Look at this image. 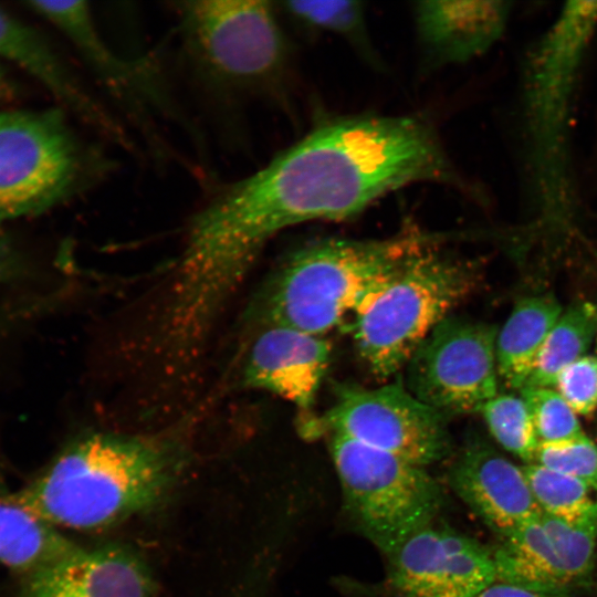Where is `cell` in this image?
<instances>
[{
  "instance_id": "1",
  "label": "cell",
  "mask_w": 597,
  "mask_h": 597,
  "mask_svg": "<svg viewBox=\"0 0 597 597\" xmlns=\"http://www.w3.org/2000/svg\"><path fill=\"white\" fill-rule=\"evenodd\" d=\"M419 182L465 188L428 121L418 115L333 117L261 169L218 188L188 221L186 248L213 277L241 283L280 231L355 217Z\"/></svg>"
},
{
  "instance_id": "2",
  "label": "cell",
  "mask_w": 597,
  "mask_h": 597,
  "mask_svg": "<svg viewBox=\"0 0 597 597\" xmlns=\"http://www.w3.org/2000/svg\"><path fill=\"white\" fill-rule=\"evenodd\" d=\"M185 459L164 436L91 433L10 499L54 527H104L160 502Z\"/></svg>"
},
{
  "instance_id": "3",
  "label": "cell",
  "mask_w": 597,
  "mask_h": 597,
  "mask_svg": "<svg viewBox=\"0 0 597 597\" xmlns=\"http://www.w3.org/2000/svg\"><path fill=\"white\" fill-rule=\"evenodd\" d=\"M439 233L410 226L385 239L329 238L292 252L253 306L261 327L323 336L362 313Z\"/></svg>"
},
{
  "instance_id": "4",
  "label": "cell",
  "mask_w": 597,
  "mask_h": 597,
  "mask_svg": "<svg viewBox=\"0 0 597 597\" xmlns=\"http://www.w3.org/2000/svg\"><path fill=\"white\" fill-rule=\"evenodd\" d=\"M174 6L181 57L209 95L227 104L277 98L290 55L272 2L179 1Z\"/></svg>"
},
{
  "instance_id": "5",
  "label": "cell",
  "mask_w": 597,
  "mask_h": 597,
  "mask_svg": "<svg viewBox=\"0 0 597 597\" xmlns=\"http://www.w3.org/2000/svg\"><path fill=\"white\" fill-rule=\"evenodd\" d=\"M597 25V1H570L531 52L524 117L536 203L544 221H569L568 118L578 70Z\"/></svg>"
},
{
  "instance_id": "6",
  "label": "cell",
  "mask_w": 597,
  "mask_h": 597,
  "mask_svg": "<svg viewBox=\"0 0 597 597\" xmlns=\"http://www.w3.org/2000/svg\"><path fill=\"white\" fill-rule=\"evenodd\" d=\"M479 280V265L447 249L444 238L438 234L347 324L371 374L389 378L405 368L419 345L473 292Z\"/></svg>"
},
{
  "instance_id": "7",
  "label": "cell",
  "mask_w": 597,
  "mask_h": 597,
  "mask_svg": "<svg viewBox=\"0 0 597 597\" xmlns=\"http://www.w3.org/2000/svg\"><path fill=\"white\" fill-rule=\"evenodd\" d=\"M109 168L60 108L0 112V230L92 186Z\"/></svg>"
},
{
  "instance_id": "8",
  "label": "cell",
  "mask_w": 597,
  "mask_h": 597,
  "mask_svg": "<svg viewBox=\"0 0 597 597\" xmlns=\"http://www.w3.org/2000/svg\"><path fill=\"white\" fill-rule=\"evenodd\" d=\"M329 436L345 506L387 557L433 523L443 496L427 468L339 434Z\"/></svg>"
},
{
  "instance_id": "9",
  "label": "cell",
  "mask_w": 597,
  "mask_h": 597,
  "mask_svg": "<svg viewBox=\"0 0 597 597\" xmlns=\"http://www.w3.org/2000/svg\"><path fill=\"white\" fill-rule=\"evenodd\" d=\"M447 419L400 384L341 385L331 408L305 430L339 434L427 468L451 450Z\"/></svg>"
},
{
  "instance_id": "10",
  "label": "cell",
  "mask_w": 597,
  "mask_h": 597,
  "mask_svg": "<svg viewBox=\"0 0 597 597\" xmlns=\"http://www.w3.org/2000/svg\"><path fill=\"white\" fill-rule=\"evenodd\" d=\"M25 4L73 44L85 65L151 149L167 151L158 122L178 123L182 119L155 64L147 59L133 60L116 53L101 34L84 1H29Z\"/></svg>"
},
{
  "instance_id": "11",
  "label": "cell",
  "mask_w": 597,
  "mask_h": 597,
  "mask_svg": "<svg viewBox=\"0 0 597 597\" xmlns=\"http://www.w3.org/2000/svg\"><path fill=\"white\" fill-rule=\"evenodd\" d=\"M496 335L493 325L447 316L407 363V389L447 418L480 412L499 394Z\"/></svg>"
},
{
  "instance_id": "12",
  "label": "cell",
  "mask_w": 597,
  "mask_h": 597,
  "mask_svg": "<svg viewBox=\"0 0 597 597\" xmlns=\"http://www.w3.org/2000/svg\"><path fill=\"white\" fill-rule=\"evenodd\" d=\"M388 559L391 584L402 597H472L496 582L492 552L433 523L409 536Z\"/></svg>"
},
{
  "instance_id": "13",
  "label": "cell",
  "mask_w": 597,
  "mask_h": 597,
  "mask_svg": "<svg viewBox=\"0 0 597 597\" xmlns=\"http://www.w3.org/2000/svg\"><path fill=\"white\" fill-rule=\"evenodd\" d=\"M331 349L320 335L284 326L262 327L247 354L242 384L286 399L307 416L306 425L329 366Z\"/></svg>"
},
{
  "instance_id": "14",
  "label": "cell",
  "mask_w": 597,
  "mask_h": 597,
  "mask_svg": "<svg viewBox=\"0 0 597 597\" xmlns=\"http://www.w3.org/2000/svg\"><path fill=\"white\" fill-rule=\"evenodd\" d=\"M0 59L38 80L63 106L118 147L130 135L126 125L88 88L36 30L0 9Z\"/></svg>"
},
{
  "instance_id": "15",
  "label": "cell",
  "mask_w": 597,
  "mask_h": 597,
  "mask_svg": "<svg viewBox=\"0 0 597 597\" xmlns=\"http://www.w3.org/2000/svg\"><path fill=\"white\" fill-rule=\"evenodd\" d=\"M458 496L501 537L542 513L522 467L488 443L469 442L450 471Z\"/></svg>"
},
{
  "instance_id": "16",
  "label": "cell",
  "mask_w": 597,
  "mask_h": 597,
  "mask_svg": "<svg viewBox=\"0 0 597 597\" xmlns=\"http://www.w3.org/2000/svg\"><path fill=\"white\" fill-rule=\"evenodd\" d=\"M150 574L133 552L106 545L75 547L25 575L20 597H151Z\"/></svg>"
},
{
  "instance_id": "17",
  "label": "cell",
  "mask_w": 597,
  "mask_h": 597,
  "mask_svg": "<svg viewBox=\"0 0 597 597\" xmlns=\"http://www.w3.org/2000/svg\"><path fill=\"white\" fill-rule=\"evenodd\" d=\"M509 1H418L415 30L426 62L433 67L463 64L489 51L502 36Z\"/></svg>"
},
{
  "instance_id": "18",
  "label": "cell",
  "mask_w": 597,
  "mask_h": 597,
  "mask_svg": "<svg viewBox=\"0 0 597 597\" xmlns=\"http://www.w3.org/2000/svg\"><path fill=\"white\" fill-rule=\"evenodd\" d=\"M562 312L552 293L524 296L515 303L495 342L498 375L507 387L519 391L524 387Z\"/></svg>"
},
{
  "instance_id": "19",
  "label": "cell",
  "mask_w": 597,
  "mask_h": 597,
  "mask_svg": "<svg viewBox=\"0 0 597 597\" xmlns=\"http://www.w3.org/2000/svg\"><path fill=\"white\" fill-rule=\"evenodd\" d=\"M501 538L492 552L498 582L553 594H564L573 583L540 516L525 521Z\"/></svg>"
},
{
  "instance_id": "20",
  "label": "cell",
  "mask_w": 597,
  "mask_h": 597,
  "mask_svg": "<svg viewBox=\"0 0 597 597\" xmlns=\"http://www.w3.org/2000/svg\"><path fill=\"white\" fill-rule=\"evenodd\" d=\"M75 547L10 498L0 499V564L29 575Z\"/></svg>"
},
{
  "instance_id": "21",
  "label": "cell",
  "mask_w": 597,
  "mask_h": 597,
  "mask_svg": "<svg viewBox=\"0 0 597 597\" xmlns=\"http://www.w3.org/2000/svg\"><path fill=\"white\" fill-rule=\"evenodd\" d=\"M596 333V303L577 301L563 310L545 338L523 388H554L562 370L586 355Z\"/></svg>"
},
{
  "instance_id": "22",
  "label": "cell",
  "mask_w": 597,
  "mask_h": 597,
  "mask_svg": "<svg viewBox=\"0 0 597 597\" xmlns=\"http://www.w3.org/2000/svg\"><path fill=\"white\" fill-rule=\"evenodd\" d=\"M280 6L281 10L298 24L337 35L365 54L370 52L366 14L362 2L284 1Z\"/></svg>"
},
{
  "instance_id": "23",
  "label": "cell",
  "mask_w": 597,
  "mask_h": 597,
  "mask_svg": "<svg viewBox=\"0 0 597 597\" xmlns=\"http://www.w3.org/2000/svg\"><path fill=\"white\" fill-rule=\"evenodd\" d=\"M522 469L542 513L572 522L584 516L596 502L590 496L591 489L576 478L536 462Z\"/></svg>"
},
{
  "instance_id": "24",
  "label": "cell",
  "mask_w": 597,
  "mask_h": 597,
  "mask_svg": "<svg viewBox=\"0 0 597 597\" xmlns=\"http://www.w3.org/2000/svg\"><path fill=\"white\" fill-rule=\"evenodd\" d=\"M480 413L490 433L506 451L526 463L535 462L540 441L521 395L498 394Z\"/></svg>"
},
{
  "instance_id": "25",
  "label": "cell",
  "mask_w": 597,
  "mask_h": 597,
  "mask_svg": "<svg viewBox=\"0 0 597 597\" xmlns=\"http://www.w3.org/2000/svg\"><path fill=\"white\" fill-rule=\"evenodd\" d=\"M540 522L553 543L564 567L574 582L586 576L594 565L597 541V500L576 521H564L541 513Z\"/></svg>"
},
{
  "instance_id": "26",
  "label": "cell",
  "mask_w": 597,
  "mask_h": 597,
  "mask_svg": "<svg viewBox=\"0 0 597 597\" xmlns=\"http://www.w3.org/2000/svg\"><path fill=\"white\" fill-rule=\"evenodd\" d=\"M540 443H555L583 434L575 411L554 388L526 387L520 390Z\"/></svg>"
},
{
  "instance_id": "27",
  "label": "cell",
  "mask_w": 597,
  "mask_h": 597,
  "mask_svg": "<svg viewBox=\"0 0 597 597\" xmlns=\"http://www.w3.org/2000/svg\"><path fill=\"white\" fill-rule=\"evenodd\" d=\"M535 462L576 478L597 492V444L585 433L561 442L540 443Z\"/></svg>"
},
{
  "instance_id": "28",
  "label": "cell",
  "mask_w": 597,
  "mask_h": 597,
  "mask_svg": "<svg viewBox=\"0 0 597 597\" xmlns=\"http://www.w3.org/2000/svg\"><path fill=\"white\" fill-rule=\"evenodd\" d=\"M554 389L576 415L597 410V355H584L558 375Z\"/></svg>"
},
{
  "instance_id": "29",
  "label": "cell",
  "mask_w": 597,
  "mask_h": 597,
  "mask_svg": "<svg viewBox=\"0 0 597 597\" xmlns=\"http://www.w3.org/2000/svg\"><path fill=\"white\" fill-rule=\"evenodd\" d=\"M472 597H569L564 594L530 590L507 583L494 582Z\"/></svg>"
},
{
  "instance_id": "30",
  "label": "cell",
  "mask_w": 597,
  "mask_h": 597,
  "mask_svg": "<svg viewBox=\"0 0 597 597\" xmlns=\"http://www.w3.org/2000/svg\"><path fill=\"white\" fill-rule=\"evenodd\" d=\"M21 256L4 239H0V281L15 279L23 272Z\"/></svg>"
},
{
  "instance_id": "31",
  "label": "cell",
  "mask_w": 597,
  "mask_h": 597,
  "mask_svg": "<svg viewBox=\"0 0 597 597\" xmlns=\"http://www.w3.org/2000/svg\"><path fill=\"white\" fill-rule=\"evenodd\" d=\"M2 86H3V73H2V69L0 66V92L2 90Z\"/></svg>"
},
{
  "instance_id": "32",
  "label": "cell",
  "mask_w": 597,
  "mask_h": 597,
  "mask_svg": "<svg viewBox=\"0 0 597 597\" xmlns=\"http://www.w3.org/2000/svg\"><path fill=\"white\" fill-rule=\"evenodd\" d=\"M595 343H596V348H597V333H596V337H595Z\"/></svg>"
}]
</instances>
